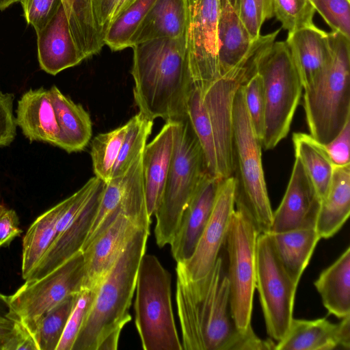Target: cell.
<instances>
[{
  "label": "cell",
  "mask_w": 350,
  "mask_h": 350,
  "mask_svg": "<svg viewBox=\"0 0 350 350\" xmlns=\"http://www.w3.org/2000/svg\"><path fill=\"white\" fill-rule=\"evenodd\" d=\"M77 295L70 296L38 319L33 336L38 350H56Z\"/></svg>",
  "instance_id": "37"
},
{
  "label": "cell",
  "mask_w": 350,
  "mask_h": 350,
  "mask_svg": "<svg viewBox=\"0 0 350 350\" xmlns=\"http://www.w3.org/2000/svg\"><path fill=\"white\" fill-rule=\"evenodd\" d=\"M222 179L206 174L185 206L171 241V252L176 262L191 258L211 215Z\"/></svg>",
  "instance_id": "16"
},
{
  "label": "cell",
  "mask_w": 350,
  "mask_h": 350,
  "mask_svg": "<svg viewBox=\"0 0 350 350\" xmlns=\"http://www.w3.org/2000/svg\"><path fill=\"white\" fill-rule=\"evenodd\" d=\"M37 48L40 68L52 75L85 59L73 38L63 4L37 33Z\"/></svg>",
  "instance_id": "18"
},
{
  "label": "cell",
  "mask_w": 350,
  "mask_h": 350,
  "mask_svg": "<svg viewBox=\"0 0 350 350\" xmlns=\"http://www.w3.org/2000/svg\"><path fill=\"white\" fill-rule=\"evenodd\" d=\"M128 127L127 122L112 131L98 134L91 143L90 156L94 174L105 183L111 179L113 168Z\"/></svg>",
  "instance_id": "36"
},
{
  "label": "cell",
  "mask_w": 350,
  "mask_h": 350,
  "mask_svg": "<svg viewBox=\"0 0 350 350\" xmlns=\"http://www.w3.org/2000/svg\"><path fill=\"white\" fill-rule=\"evenodd\" d=\"M185 0H157L133 35L131 47L148 40L185 35Z\"/></svg>",
  "instance_id": "26"
},
{
  "label": "cell",
  "mask_w": 350,
  "mask_h": 350,
  "mask_svg": "<svg viewBox=\"0 0 350 350\" xmlns=\"http://www.w3.org/2000/svg\"><path fill=\"white\" fill-rule=\"evenodd\" d=\"M246 109L253 128L262 139L265 120V97L260 75L254 72L243 83Z\"/></svg>",
  "instance_id": "40"
},
{
  "label": "cell",
  "mask_w": 350,
  "mask_h": 350,
  "mask_svg": "<svg viewBox=\"0 0 350 350\" xmlns=\"http://www.w3.org/2000/svg\"><path fill=\"white\" fill-rule=\"evenodd\" d=\"M269 233L280 262L293 282L298 284L320 237L314 228Z\"/></svg>",
  "instance_id": "29"
},
{
  "label": "cell",
  "mask_w": 350,
  "mask_h": 350,
  "mask_svg": "<svg viewBox=\"0 0 350 350\" xmlns=\"http://www.w3.org/2000/svg\"><path fill=\"white\" fill-rule=\"evenodd\" d=\"M14 100L13 94L3 92L0 88V147L10 145L16 134Z\"/></svg>",
  "instance_id": "43"
},
{
  "label": "cell",
  "mask_w": 350,
  "mask_h": 350,
  "mask_svg": "<svg viewBox=\"0 0 350 350\" xmlns=\"http://www.w3.org/2000/svg\"><path fill=\"white\" fill-rule=\"evenodd\" d=\"M286 43L299 75L303 89L327 66L331 59L328 32L312 26L288 32Z\"/></svg>",
  "instance_id": "22"
},
{
  "label": "cell",
  "mask_w": 350,
  "mask_h": 350,
  "mask_svg": "<svg viewBox=\"0 0 350 350\" xmlns=\"http://www.w3.org/2000/svg\"><path fill=\"white\" fill-rule=\"evenodd\" d=\"M21 0H0V11H3L11 5L16 2H20Z\"/></svg>",
  "instance_id": "52"
},
{
  "label": "cell",
  "mask_w": 350,
  "mask_h": 350,
  "mask_svg": "<svg viewBox=\"0 0 350 350\" xmlns=\"http://www.w3.org/2000/svg\"><path fill=\"white\" fill-rule=\"evenodd\" d=\"M332 31L350 38V0H309Z\"/></svg>",
  "instance_id": "41"
},
{
  "label": "cell",
  "mask_w": 350,
  "mask_h": 350,
  "mask_svg": "<svg viewBox=\"0 0 350 350\" xmlns=\"http://www.w3.org/2000/svg\"><path fill=\"white\" fill-rule=\"evenodd\" d=\"M131 75L133 96L141 113L154 120L187 118V103L192 87L185 35L135 44Z\"/></svg>",
  "instance_id": "1"
},
{
  "label": "cell",
  "mask_w": 350,
  "mask_h": 350,
  "mask_svg": "<svg viewBox=\"0 0 350 350\" xmlns=\"http://www.w3.org/2000/svg\"><path fill=\"white\" fill-rule=\"evenodd\" d=\"M150 227L120 213L82 251L85 270L84 288L98 287L135 234L142 228Z\"/></svg>",
  "instance_id": "15"
},
{
  "label": "cell",
  "mask_w": 350,
  "mask_h": 350,
  "mask_svg": "<svg viewBox=\"0 0 350 350\" xmlns=\"http://www.w3.org/2000/svg\"><path fill=\"white\" fill-rule=\"evenodd\" d=\"M129 170L105 183L98 209L81 252L120 214H133L139 208V194L131 182Z\"/></svg>",
  "instance_id": "24"
},
{
  "label": "cell",
  "mask_w": 350,
  "mask_h": 350,
  "mask_svg": "<svg viewBox=\"0 0 350 350\" xmlns=\"http://www.w3.org/2000/svg\"><path fill=\"white\" fill-rule=\"evenodd\" d=\"M21 233L16 213L4 206L0 198V247L8 245Z\"/></svg>",
  "instance_id": "45"
},
{
  "label": "cell",
  "mask_w": 350,
  "mask_h": 350,
  "mask_svg": "<svg viewBox=\"0 0 350 350\" xmlns=\"http://www.w3.org/2000/svg\"><path fill=\"white\" fill-rule=\"evenodd\" d=\"M321 199L299 158L295 157L291 176L280 204L273 212L269 232L314 228Z\"/></svg>",
  "instance_id": "14"
},
{
  "label": "cell",
  "mask_w": 350,
  "mask_h": 350,
  "mask_svg": "<svg viewBox=\"0 0 350 350\" xmlns=\"http://www.w3.org/2000/svg\"><path fill=\"white\" fill-rule=\"evenodd\" d=\"M259 234L243 212L234 211L225 240L228 256L226 273L231 316L235 326L240 330H245L251 325Z\"/></svg>",
  "instance_id": "9"
},
{
  "label": "cell",
  "mask_w": 350,
  "mask_h": 350,
  "mask_svg": "<svg viewBox=\"0 0 350 350\" xmlns=\"http://www.w3.org/2000/svg\"><path fill=\"white\" fill-rule=\"evenodd\" d=\"M98 287L85 288L78 293L56 350H72L92 307Z\"/></svg>",
  "instance_id": "39"
},
{
  "label": "cell",
  "mask_w": 350,
  "mask_h": 350,
  "mask_svg": "<svg viewBox=\"0 0 350 350\" xmlns=\"http://www.w3.org/2000/svg\"><path fill=\"white\" fill-rule=\"evenodd\" d=\"M327 311L342 319L350 315V247L314 282Z\"/></svg>",
  "instance_id": "28"
},
{
  "label": "cell",
  "mask_w": 350,
  "mask_h": 350,
  "mask_svg": "<svg viewBox=\"0 0 350 350\" xmlns=\"http://www.w3.org/2000/svg\"><path fill=\"white\" fill-rule=\"evenodd\" d=\"M350 214V164L334 166L331 185L321 200L315 224L320 238L333 237L345 224Z\"/></svg>",
  "instance_id": "27"
},
{
  "label": "cell",
  "mask_w": 350,
  "mask_h": 350,
  "mask_svg": "<svg viewBox=\"0 0 350 350\" xmlns=\"http://www.w3.org/2000/svg\"><path fill=\"white\" fill-rule=\"evenodd\" d=\"M16 122L30 142L58 147L60 131L49 90L40 88L25 92L18 101Z\"/></svg>",
  "instance_id": "21"
},
{
  "label": "cell",
  "mask_w": 350,
  "mask_h": 350,
  "mask_svg": "<svg viewBox=\"0 0 350 350\" xmlns=\"http://www.w3.org/2000/svg\"><path fill=\"white\" fill-rule=\"evenodd\" d=\"M96 1V0H93V1H94H94Z\"/></svg>",
  "instance_id": "53"
},
{
  "label": "cell",
  "mask_w": 350,
  "mask_h": 350,
  "mask_svg": "<svg viewBox=\"0 0 350 350\" xmlns=\"http://www.w3.org/2000/svg\"><path fill=\"white\" fill-rule=\"evenodd\" d=\"M14 327V321L10 319L0 320V350L5 347L11 338Z\"/></svg>",
  "instance_id": "48"
},
{
  "label": "cell",
  "mask_w": 350,
  "mask_h": 350,
  "mask_svg": "<svg viewBox=\"0 0 350 350\" xmlns=\"http://www.w3.org/2000/svg\"><path fill=\"white\" fill-rule=\"evenodd\" d=\"M264 22L273 16L272 0H255Z\"/></svg>",
  "instance_id": "49"
},
{
  "label": "cell",
  "mask_w": 350,
  "mask_h": 350,
  "mask_svg": "<svg viewBox=\"0 0 350 350\" xmlns=\"http://www.w3.org/2000/svg\"><path fill=\"white\" fill-rule=\"evenodd\" d=\"M349 319L348 315L334 324L325 318L293 319L286 335L275 344V350H331L338 347L349 349Z\"/></svg>",
  "instance_id": "19"
},
{
  "label": "cell",
  "mask_w": 350,
  "mask_h": 350,
  "mask_svg": "<svg viewBox=\"0 0 350 350\" xmlns=\"http://www.w3.org/2000/svg\"><path fill=\"white\" fill-rule=\"evenodd\" d=\"M73 38L85 59L98 53L105 45L93 0H62Z\"/></svg>",
  "instance_id": "31"
},
{
  "label": "cell",
  "mask_w": 350,
  "mask_h": 350,
  "mask_svg": "<svg viewBox=\"0 0 350 350\" xmlns=\"http://www.w3.org/2000/svg\"><path fill=\"white\" fill-rule=\"evenodd\" d=\"M256 72L262 79L265 105L261 144L270 150L288 135L303 86L285 41H275L259 55Z\"/></svg>",
  "instance_id": "8"
},
{
  "label": "cell",
  "mask_w": 350,
  "mask_h": 350,
  "mask_svg": "<svg viewBox=\"0 0 350 350\" xmlns=\"http://www.w3.org/2000/svg\"><path fill=\"white\" fill-rule=\"evenodd\" d=\"M10 312L8 297L0 293V320L9 319Z\"/></svg>",
  "instance_id": "51"
},
{
  "label": "cell",
  "mask_w": 350,
  "mask_h": 350,
  "mask_svg": "<svg viewBox=\"0 0 350 350\" xmlns=\"http://www.w3.org/2000/svg\"><path fill=\"white\" fill-rule=\"evenodd\" d=\"M116 2L117 0H96L94 1L96 18L103 33H105V27L110 20Z\"/></svg>",
  "instance_id": "47"
},
{
  "label": "cell",
  "mask_w": 350,
  "mask_h": 350,
  "mask_svg": "<svg viewBox=\"0 0 350 350\" xmlns=\"http://www.w3.org/2000/svg\"><path fill=\"white\" fill-rule=\"evenodd\" d=\"M72 196L40 215L29 226L23 240L22 277L26 280L53 243L58 219Z\"/></svg>",
  "instance_id": "30"
},
{
  "label": "cell",
  "mask_w": 350,
  "mask_h": 350,
  "mask_svg": "<svg viewBox=\"0 0 350 350\" xmlns=\"http://www.w3.org/2000/svg\"><path fill=\"white\" fill-rule=\"evenodd\" d=\"M172 278L159 259L145 254L136 286L135 323L144 350H183L172 305Z\"/></svg>",
  "instance_id": "7"
},
{
  "label": "cell",
  "mask_w": 350,
  "mask_h": 350,
  "mask_svg": "<svg viewBox=\"0 0 350 350\" xmlns=\"http://www.w3.org/2000/svg\"><path fill=\"white\" fill-rule=\"evenodd\" d=\"M234 206L258 232H269L273 219L262 164V144L248 115L243 83L237 88L232 108Z\"/></svg>",
  "instance_id": "5"
},
{
  "label": "cell",
  "mask_w": 350,
  "mask_h": 350,
  "mask_svg": "<svg viewBox=\"0 0 350 350\" xmlns=\"http://www.w3.org/2000/svg\"><path fill=\"white\" fill-rule=\"evenodd\" d=\"M187 64L192 84L203 88L219 77L218 0H185Z\"/></svg>",
  "instance_id": "12"
},
{
  "label": "cell",
  "mask_w": 350,
  "mask_h": 350,
  "mask_svg": "<svg viewBox=\"0 0 350 350\" xmlns=\"http://www.w3.org/2000/svg\"><path fill=\"white\" fill-rule=\"evenodd\" d=\"M256 288L267 334L278 342L293 319L297 286L280 262L269 232L259 234L256 245Z\"/></svg>",
  "instance_id": "11"
},
{
  "label": "cell",
  "mask_w": 350,
  "mask_h": 350,
  "mask_svg": "<svg viewBox=\"0 0 350 350\" xmlns=\"http://www.w3.org/2000/svg\"><path fill=\"white\" fill-rule=\"evenodd\" d=\"M331 59L306 88L304 107L310 135L320 143L330 142L350 120V38L328 32Z\"/></svg>",
  "instance_id": "4"
},
{
  "label": "cell",
  "mask_w": 350,
  "mask_h": 350,
  "mask_svg": "<svg viewBox=\"0 0 350 350\" xmlns=\"http://www.w3.org/2000/svg\"><path fill=\"white\" fill-rule=\"evenodd\" d=\"M49 91L60 131L58 147L68 153L82 151L92 135L89 113L82 105L63 94L55 85Z\"/></svg>",
  "instance_id": "25"
},
{
  "label": "cell",
  "mask_w": 350,
  "mask_h": 350,
  "mask_svg": "<svg viewBox=\"0 0 350 350\" xmlns=\"http://www.w3.org/2000/svg\"><path fill=\"white\" fill-rule=\"evenodd\" d=\"M149 235L150 228L139 230L102 281L72 350H97L107 336L120 334L131 320L129 308Z\"/></svg>",
  "instance_id": "3"
},
{
  "label": "cell",
  "mask_w": 350,
  "mask_h": 350,
  "mask_svg": "<svg viewBox=\"0 0 350 350\" xmlns=\"http://www.w3.org/2000/svg\"><path fill=\"white\" fill-rule=\"evenodd\" d=\"M176 302L185 350H234L241 330L232 320L229 286L219 256L204 277H176Z\"/></svg>",
  "instance_id": "2"
},
{
  "label": "cell",
  "mask_w": 350,
  "mask_h": 350,
  "mask_svg": "<svg viewBox=\"0 0 350 350\" xmlns=\"http://www.w3.org/2000/svg\"><path fill=\"white\" fill-rule=\"evenodd\" d=\"M233 176L220 182L210 219L190 258L176 262V277L197 280L206 275L213 267L219 252L225 243L234 206Z\"/></svg>",
  "instance_id": "13"
},
{
  "label": "cell",
  "mask_w": 350,
  "mask_h": 350,
  "mask_svg": "<svg viewBox=\"0 0 350 350\" xmlns=\"http://www.w3.org/2000/svg\"><path fill=\"white\" fill-rule=\"evenodd\" d=\"M219 77L242 66L253 40L239 16V0H218Z\"/></svg>",
  "instance_id": "23"
},
{
  "label": "cell",
  "mask_w": 350,
  "mask_h": 350,
  "mask_svg": "<svg viewBox=\"0 0 350 350\" xmlns=\"http://www.w3.org/2000/svg\"><path fill=\"white\" fill-rule=\"evenodd\" d=\"M273 16L288 32L314 25L317 12L309 0H272Z\"/></svg>",
  "instance_id": "38"
},
{
  "label": "cell",
  "mask_w": 350,
  "mask_h": 350,
  "mask_svg": "<svg viewBox=\"0 0 350 350\" xmlns=\"http://www.w3.org/2000/svg\"><path fill=\"white\" fill-rule=\"evenodd\" d=\"M85 281L84 257L79 252L43 277L25 280L8 296L9 319L20 321L33 335L38 319L70 296L80 293Z\"/></svg>",
  "instance_id": "10"
},
{
  "label": "cell",
  "mask_w": 350,
  "mask_h": 350,
  "mask_svg": "<svg viewBox=\"0 0 350 350\" xmlns=\"http://www.w3.org/2000/svg\"><path fill=\"white\" fill-rule=\"evenodd\" d=\"M135 1V0H117L116 4L112 11L111 18H110L109 23L111 21H112L113 18L117 17L120 13H122L126 8H127Z\"/></svg>",
  "instance_id": "50"
},
{
  "label": "cell",
  "mask_w": 350,
  "mask_h": 350,
  "mask_svg": "<svg viewBox=\"0 0 350 350\" xmlns=\"http://www.w3.org/2000/svg\"><path fill=\"white\" fill-rule=\"evenodd\" d=\"M334 166H345L350 164V120L330 142L323 144Z\"/></svg>",
  "instance_id": "44"
},
{
  "label": "cell",
  "mask_w": 350,
  "mask_h": 350,
  "mask_svg": "<svg viewBox=\"0 0 350 350\" xmlns=\"http://www.w3.org/2000/svg\"><path fill=\"white\" fill-rule=\"evenodd\" d=\"M206 174L202 147L188 119L174 121L172 162L154 213V236L159 247L170 243L185 206Z\"/></svg>",
  "instance_id": "6"
},
{
  "label": "cell",
  "mask_w": 350,
  "mask_h": 350,
  "mask_svg": "<svg viewBox=\"0 0 350 350\" xmlns=\"http://www.w3.org/2000/svg\"><path fill=\"white\" fill-rule=\"evenodd\" d=\"M295 157L299 159L312 180L316 190L323 200L329 191L334 165L323 144L310 134L294 133L292 137Z\"/></svg>",
  "instance_id": "32"
},
{
  "label": "cell",
  "mask_w": 350,
  "mask_h": 350,
  "mask_svg": "<svg viewBox=\"0 0 350 350\" xmlns=\"http://www.w3.org/2000/svg\"><path fill=\"white\" fill-rule=\"evenodd\" d=\"M129 127L113 168L111 178L125 174L143 152L153 126V120L139 112L129 121Z\"/></svg>",
  "instance_id": "35"
},
{
  "label": "cell",
  "mask_w": 350,
  "mask_h": 350,
  "mask_svg": "<svg viewBox=\"0 0 350 350\" xmlns=\"http://www.w3.org/2000/svg\"><path fill=\"white\" fill-rule=\"evenodd\" d=\"M157 0H135L107 25L103 41L113 51L131 47V39Z\"/></svg>",
  "instance_id": "34"
},
{
  "label": "cell",
  "mask_w": 350,
  "mask_h": 350,
  "mask_svg": "<svg viewBox=\"0 0 350 350\" xmlns=\"http://www.w3.org/2000/svg\"><path fill=\"white\" fill-rule=\"evenodd\" d=\"M25 18L38 33L52 18L62 0H21Z\"/></svg>",
  "instance_id": "42"
},
{
  "label": "cell",
  "mask_w": 350,
  "mask_h": 350,
  "mask_svg": "<svg viewBox=\"0 0 350 350\" xmlns=\"http://www.w3.org/2000/svg\"><path fill=\"white\" fill-rule=\"evenodd\" d=\"M105 183L94 192L79 212L54 239L26 280L39 279L81 252L97 213Z\"/></svg>",
  "instance_id": "17"
},
{
  "label": "cell",
  "mask_w": 350,
  "mask_h": 350,
  "mask_svg": "<svg viewBox=\"0 0 350 350\" xmlns=\"http://www.w3.org/2000/svg\"><path fill=\"white\" fill-rule=\"evenodd\" d=\"M13 321V333L5 350H38L35 338L30 331L20 321Z\"/></svg>",
  "instance_id": "46"
},
{
  "label": "cell",
  "mask_w": 350,
  "mask_h": 350,
  "mask_svg": "<svg viewBox=\"0 0 350 350\" xmlns=\"http://www.w3.org/2000/svg\"><path fill=\"white\" fill-rule=\"evenodd\" d=\"M187 119L204 153L206 172L219 178L215 142L208 122L202 88L193 84L187 99Z\"/></svg>",
  "instance_id": "33"
},
{
  "label": "cell",
  "mask_w": 350,
  "mask_h": 350,
  "mask_svg": "<svg viewBox=\"0 0 350 350\" xmlns=\"http://www.w3.org/2000/svg\"><path fill=\"white\" fill-rule=\"evenodd\" d=\"M174 121H167L142 154L146 208L154 215L162 200L174 150Z\"/></svg>",
  "instance_id": "20"
}]
</instances>
